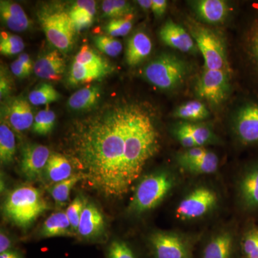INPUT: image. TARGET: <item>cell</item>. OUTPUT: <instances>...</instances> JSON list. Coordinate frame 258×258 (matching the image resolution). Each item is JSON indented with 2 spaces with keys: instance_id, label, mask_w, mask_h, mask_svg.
Segmentation results:
<instances>
[{
  "instance_id": "1",
  "label": "cell",
  "mask_w": 258,
  "mask_h": 258,
  "mask_svg": "<svg viewBox=\"0 0 258 258\" xmlns=\"http://www.w3.org/2000/svg\"><path fill=\"white\" fill-rule=\"evenodd\" d=\"M160 147L152 110L135 101L104 106L74 123L67 137L78 174L106 198L128 194Z\"/></svg>"
},
{
  "instance_id": "2",
  "label": "cell",
  "mask_w": 258,
  "mask_h": 258,
  "mask_svg": "<svg viewBox=\"0 0 258 258\" xmlns=\"http://www.w3.org/2000/svg\"><path fill=\"white\" fill-rule=\"evenodd\" d=\"M50 207L42 191L32 186H23L10 191L3 211L8 220L21 228H28Z\"/></svg>"
},
{
  "instance_id": "3",
  "label": "cell",
  "mask_w": 258,
  "mask_h": 258,
  "mask_svg": "<svg viewBox=\"0 0 258 258\" xmlns=\"http://www.w3.org/2000/svg\"><path fill=\"white\" fill-rule=\"evenodd\" d=\"M143 72L144 77L152 86L163 91H172L184 82L189 66L178 56L164 52L151 61Z\"/></svg>"
},
{
  "instance_id": "4",
  "label": "cell",
  "mask_w": 258,
  "mask_h": 258,
  "mask_svg": "<svg viewBox=\"0 0 258 258\" xmlns=\"http://www.w3.org/2000/svg\"><path fill=\"white\" fill-rule=\"evenodd\" d=\"M174 183V178L167 171H157L146 176L137 185L129 211L142 214L155 208L172 189Z\"/></svg>"
},
{
  "instance_id": "5",
  "label": "cell",
  "mask_w": 258,
  "mask_h": 258,
  "mask_svg": "<svg viewBox=\"0 0 258 258\" xmlns=\"http://www.w3.org/2000/svg\"><path fill=\"white\" fill-rule=\"evenodd\" d=\"M186 26L203 55L205 69L220 70L230 74L225 42L222 37L213 30L191 19L188 20Z\"/></svg>"
},
{
  "instance_id": "6",
  "label": "cell",
  "mask_w": 258,
  "mask_h": 258,
  "mask_svg": "<svg viewBox=\"0 0 258 258\" xmlns=\"http://www.w3.org/2000/svg\"><path fill=\"white\" fill-rule=\"evenodd\" d=\"M38 19L47 40L62 53H68L75 44L76 29L69 13L60 8L47 7L40 10Z\"/></svg>"
},
{
  "instance_id": "7",
  "label": "cell",
  "mask_w": 258,
  "mask_h": 258,
  "mask_svg": "<svg viewBox=\"0 0 258 258\" xmlns=\"http://www.w3.org/2000/svg\"><path fill=\"white\" fill-rule=\"evenodd\" d=\"M110 72L108 62L91 47L84 45L74 57L69 82L74 86L92 83L103 79Z\"/></svg>"
},
{
  "instance_id": "8",
  "label": "cell",
  "mask_w": 258,
  "mask_h": 258,
  "mask_svg": "<svg viewBox=\"0 0 258 258\" xmlns=\"http://www.w3.org/2000/svg\"><path fill=\"white\" fill-rule=\"evenodd\" d=\"M195 91L199 98L210 104H222L230 94V74L220 70L204 69L197 82Z\"/></svg>"
},
{
  "instance_id": "9",
  "label": "cell",
  "mask_w": 258,
  "mask_h": 258,
  "mask_svg": "<svg viewBox=\"0 0 258 258\" xmlns=\"http://www.w3.org/2000/svg\"><path fill=\"white\" fill-rule=\"evenodd\" d=\"M233 130L237 140L245 147H258V101L248 100L235 111Z\"/></svg>"
},
{
  "instance_id": "10",
  "label": "cell",
  "mask_w": 258,
  "mask_h": 258,
  "mask_svg": "<svg viewBox=\"0 0 258 258\" xmlns=\"http://www.w3.org/2000/svg\"><path fill=\"white\" fill-rule=\"evenodd\" d=\"M218 198L213 190L199 187L181 200L176 210V216L180 220L200 218L216 206Z\"/></svg>"
},
{
  "instance_id": "11",
  "label": "cell",
  "mask_w": 258,
  "mask_h": 258,
  "mask_svg": "<svg viewBox=\"0 0 258 258\" xmlns=\"http://www.w3.org/2000/svg\"><path fill=\"white\" fill-rule=\"evenodd\" d=\"M50 155L48 148L41 144H28L24 146L20 161L22 174L30 181L40 179Z\"/></svg>"
},
{
  "instance_id": "12",
  "label": "cell",
  "mask_w": 258,
  "mask_h": 258,
  "mask_svg": "<svg viewBox=\"0 0 258 258\" xmlns=\"http://www.w3.org/2000/svg\"><path fill=\"white\" fill-rule=\"evenodd\" d=\"M237 195L244 211L258 210V158L249 162L241 174Z\"/></svg>"
},
{
  "instance_id": "13",
  "label": "cell",
  "mask_w": 258,
  "mask_h": 258,
  "mask_svg": "<svg viewBox=\"0 0 258 258\" xmlns=\"http://www.w3.org/2000/svg\"><path fill=\"white\" fill-rule=\"evenodd\" d=\"M149 242L155 258H190L187 244L176 234L156 232Z\"/></svg>"
},
{
  "instance_id": "14",
  "label": "cell",
  "mask_w": 258,
  "mask_h": 258,
  "mask_svg": "<svg viewBox=\"0 0 258 258\" xmlns=\"http://www.w3.org/2000/svg\"><path fill=\"white\" fill-rule=\"evenodd\" d=\"M159 37L165 45L181 52L195 53L198 50L189 32L171 20L166 21L161 27Z\"/></svg>"
},
{
  "instance_id": "15",
  "label": "cell",
  "mask_w": 258,
  "mask_h": 258,
  "mask_svg": "<svg viewBox=\"0 0 258 258\" xmlns=\"http://www.w3.org/2000/svg\"><path fill=\"white\" fill-rule=\"evenodd\" d=\"M106 227L104 217L94 204L86 201L80 220L77 235L83 240L99 238Z\"/></svg>"
},
{
  "instance_id": "16",
  "label": "cell",
  "mask_w": 258,
  "mask_h": 258,
  "mask_svg": "<svg viewBox=\"0 0 258 258\" xmlns=\"http://www.w3.org/2000/svg\"><path fill=\"white\" fill-rule=\"evenodd\" d=\"M5 118L10 126L18 132L28 130L35 119L30 103L23 98H15L10 102L6 108Z\"/></svg>"
},
{
  "instance_id": "17",
  "label": "cell",
  "mask_w": 258,
  "mask_h": 258,
  "mask_svg": "<svg viewBox=\"0 0 258 258\" xmlns=\"http://www.w3.org/2000/svg\"><path fill=\"white\" fill-rule=\"evenodd\" d=\"M66 69V61L60 52L54 50L37 59L34 64V73L37 77L48 81H58Z\"/></svg>"
},
{
  "instance_id": "18",
  "label": "cell",
  "mask_w": 258,
  "mask_h": 258,
  "mask_svg": "<svg viewBox=\"0 0 258 258\" xmlns=\"http://www.w3.org/2000/svg\"><path fill=\"white\" fill-rule=\"evenodd\" d=\"M191 4L199 18L206 23H221L228 15V5L223 0H198Z\"/></svg>"
},
{
  "instance_id": "19",
  "label": "cell",
  "mask_w": 258,
  "mask_h": 258,
  "mask_svg": "<svg viewBox=\"0 0 258 258\" xmlns=\"http://www.w3.org/2000/svg\"><path fill=\"white\" fill-rule=\"evenodd\" d=\"M152 42L150 37L144 32L134 34L127 42L125 60L130 66H137L150 55Z\"/></svg>"
},
{
  "instance_id": "20",
  "label": "cell",
  "mask_w": 258,
  "mask_h": 258,
  "mask_svg": "<svg viewBox=\"0 0 258 258\" xmlns=\"http://www.w3.org/2000/svg\"><path fill=\"white\" fill-rule=\"evenodd\" d=\"M1 18L8 28L15 32H23L30 26L29 20L23 8L14 2H0Z\"/></svg>"
},
{
  "instance_id": "21",
  "label": "cell",
  "mask_w": 258,
  "mask_h": 258,
  "mask_svg": "<svg viewBox=\"0 0 258 258\" xmlns=\"http://www.w3.org/2000/svg\"><path fill=\"white\" fill-rule=\"evenodd\" d=\"M96 13V3L92 0H79L71 7L69 11L76 32L89 28L92 25Z\"/></svg>"
},
{
  "instance_id": "22",
  "label": "cell",
  "mask_w": 258,
  "mask_h": 258,
  "mask_svg": "<svg viewBox=\"0 0 258 258\" xmlns=\"http://www.w3.org/2000/svg\"><path fill=\"white\" fill-rule=\"evenodd\" d=\"M235 241L230 232H221L215 235L207 244L203 252V258H232Z\"/></svg>"
},
{
  "instance_id": "23",
  "label": "cell",
  "mask_w": 258,
  "mask_h": 258,
  "mask_svg": "<svg viewBox=\"0 0 258 258\" xmlns=\"http://www.w3.org/2000/svg\"><path fill=\"white\" fill-rule=\"evenodd\" d=\"M40 233L44 238L76 235L67 215L62 211L55 212L47 217L42 226Z\"/></svg>"
},
{
  "instance_id": "24",
  "label": "cell",
  "mask_w": 258,
  "mask_h": 258,
  "mask_svg": "<svg viewBox=\"0 0 258 258\" xmlns=\"http://www.w3.org/2000/svg\"><path fill=\"white\" fill-rule=\"evenodd\" d=\"M45 173L47 180L52 184L60 182L74 175L72 163L62 154H51Z\"/></svg>"
},
{
  "instance_id": "25",
  "label": "cell",
  "mask_w": 258,
  "mask_h": 258,
  "mask_svg": "<svg viewBox=\"0 0 258 258\" xmlns=\"http://www.w3.org/2000/svg\"><path fill=\"white\" fill-rule=\"evenodd\" d=\"M100 98V88L96 86H88L73 93L68 104L70 108L74 111H86L96 106Z\"/></svg>"
},
{
  "instance_id": "26",
  "label": "cell",
  "mask_w": 258,
  "mask_h": 258,
  "mask_svg": "<svg viewBox=\"0 0 258 258\" xmlns=\"http://www.w3.org/2000/svg\"><path fill=\"white\" fill-rule=\"evenodd\" d=\"M244 50L252 76L258 81V15L247 29Z\"/></svg>"
},
{
  "instance_id": "27",
  "label": "cell",
  "mask_w": 258,
  "mask_h": 258,
  "mask_svg": "<svg viewBox=\"0 0 258 258\" xmlns=\"http://www.w3.org/2000/svg\"><path fill=\"white\" fill-rule=\"evenodd\" d=\"M210 111L206 106L199 101H190L180 105L173 113L176 118L186 121H199L208 118Z\"/></svg>"
},
{
  "instance_id": "28",
  "label": "cell",
  "mask_w": 258,
  "mask_h": 258,
  "mask_svg": "<svg viewBox=\"0 0 258 258\" xmlns=\"http://www.w3.org/2000/svg\"><path fill=\"white\" fill-rule=\"evenodd\" d=\"M16 153V141L11 128L5 121L0 125V161L2 164H9Z\"/></svg>"
},
{
  "instance_id": "29",
  "label": "cell",
  "mask_w": 258,
  "mask_h": 258,
  "mask_svg": "<svg viewBox=\"0 0 258 258\" xmlns=\"http://www.w3.org/2000/svg\"><path fill=\"white\" fill-rule=\"evenodd\" d=\"M179 165L192 174H212L218 169L219 159L215 153L208 150L200 159L183 163Z\"/></svg>"
},
{
  "instance_id": "30",
  "label": "cell",
  "mask_w": 258,
  "mask_h": 258,
  "mask_svg": "<svg viewBox=\"0 0 258 258\" xmlns=\"http://www.w3.org/2000/svg\"><path fill=\"white\" fill-rule=\"evenodd\" d=\"M179 125L191 136L199 147L217 142L216 136L207 125L187 121L181 122Z\"/></svg>"
},
{
  "instance_id": "31",
  "label": "cell",
  "mask_w": 258,
  "mask_h": 258,
  "mask_svg": "<svg viewBox=\"0 0 258 258\" xmlns=\"http://www.w3.org/2000/svg\"><path fill=\"white\" fill-rule=\"evenodd\" d=\"M83 180L79 174H74L69 179L52 185L50 189L51 196L57 207L64 206L70 200V194L75 185Z\"/></svg>"
},
{
  "instance_id": "32",
  "label": "cell",
  "mask_w": 258,
  "mask_h": 258,
  "mask_svg": "<svg viewBox=\"0 0 258 258\" xmlns=\"http://www.w3.org/2000/svg\"><path fill=\"white\" fill-rule=\"evenodd\" d=\"M60 98V94L52 85L43 83L35 88L30 93L29 101L34 106H48L51 103L57 101Z\"/></svg>"
},
{
  "instance_id": "33",
  "label": "cell",
  "mask_w": 258,
  "mask_h": 258,
  "mask_svg": "<svg viewBox=\"0 0 258 258\" xmlns=\"http://www.w3.org/2000/svg\"><path fill=\"white\" fill-rule=\"evenodd\" d=\"M56 115L48 106L41 110L35 115L32 125V131L40 135H46L50 133L55 125Z\"/></svg>"
},
{
  "instance_id": "34",
  "label": "cell",
  "mask_w": 258,
  "mask_h": 258,
  "mask_svg": "<svg viewBox=\"0 0 258 258\" xmlns=\"http://www.w3.org/2000/svg\"><path fill=\"white\" fill-rule=\"evenodd\" d=\"M25 48L23 39L9 32L0 34V52L2 55L12 56L20 53Z\"/></svg>"
},
{
  "instance_id": "35",
  "label": "cell",
  "mask_w": 258,
  "mask_h": 258,
  "mask_svg": "<svg viewBox=\"0 0 258 258\" xmlns=\"http://www.w3.org/2000/svg\"><path fill=\"white\" fill-rule=\"evenodd\" d=\"M102 10L105 17L114 19L128 16L132 8L128 2L123 0H105L102 3Z\"/></svg>"
},
{
  "instance_id": "36",
  "label": "cell",
  "mask_w": 258,
  "mask_h": 258,
  "mask_svg": "<svg viewBox=\"0 0 258 258\" xmlns=\"http://www.w3.org/2000/svg\"><path fill=\"white\" fill-rule=\"evenodd\" d=\"M241 250L244 258H258V227H250L244 234Z\"/></svg>"
},
{
  "instance_id": "37",
  "label": "cell",
  "mask_w": 258,
  "mask_h": 258,
  "mask_svg": "<svg viewBox=\"0 0 258 258\" xmlns=\"http://www.w3.org/2000/svg\"><path fill=\"white\" fill-rule=\"evenodd\" d=\"M94 41L97 48L110 57H116L123 50L121 42L113 37L97 35Z\"/></svg>"
},
{
  "instance_id": "38",
  "label": "cell",
  "mask_w": 258,
  "mask_h": 258,
  "mask_svg": "<svg viewBox=\"0 0 258 258\" xmlns=\"http://www.w3.org/2000/svg\"><path fill=\"white\" fill-rule=\"evenodd\" d=\"M133 24L130 16L111 19L106 26L108 36L113 37L125 36L132 30Z\"/></svg>"
},
{
  "instance_id": "39",
  "label": "cell",
  "mask_w": 258,
  "mask_h": 258,
  "mask_svg": "<svg viewBox=\"0 0 258 258\" xmlns=\"http://www.w3.org/2000/svg\"><path fill=\"white\" fill-rule=\"evenodd\" d=\"M85 203H86V200L80 198V197H76L73 200L72 203L70 204L66 211L75 235L77 234L80 220H81V215H82Z\"/></svg>"
},
{
  "instance_id": "40",
  "label": "cell",
  "mask_w": 258,
  "mask_h": 258,
  "mask_svg": "<svg viewBox=\"0 0 258 258\" xmlns=\"http://www.w3.org/2000/svg\"><path fill=\"white\" fill-rule=\"evenodd\" d=\"M106 258H137L135 252L126 242L113 240L106 250Z\"/></svg>"
},
{
  "instance_id": "41",
  "label": "cell",
  "mask_w": 258,
  "mask_h": 258,
  "mask_svg": "<svg viewBox=\"0 0 258 258\" xmlns=\"http://www.w3.org/2000/svg\"><path fill=\"white\" fill-rule=\"evenodd\" d=\"M10 69L16 77L23 79L31 74L34 70V64L28 54L22 53L18 56V59L12 62Z\"/></svg>"
},
{
  "instance_id": "42",
  "label": "cell",
  "mask_w": 258,
  "mask_h": 258,
  "mask_svg": "<svg viewBox=\"0 0 258 258\" xmlns=\"http://www.w3.org/2000/svg\"><path fill=\"white\" fill-rule=\"evenodd\" d=\"M208 152V149L203 147L190 148L178 156V163L181 164L183 163L196 160V159L203 157Z\"/></svg>"
},
{
  "instance_id": "43",
  "label": "cell",
  "mask_w": 258,
  "mask_h": 258,
  "mask_svg": "<svg viewBox=\"0 0 258 258\" xmlns=\"http://www.w3.org/2000/svg\"><path fill=\"white\" fill-rule=\"evenodd\" d=\"M174 134L178 142L182 147L186 148V149L199 147L191 136L186 131L181 128L179 124L174 128Z\"/></svg>"
},
{
  "instance_id": "44",
  "label": "cell",
  "mask_w": 258,
  "mask_h": 258,
  "mask_svg": "<svg viewBox=\"0 0 258 258\" xmlns=\"http://www.w3.org/2000/svg\"><path fill=\"white\" fill-rule=\"evenodd\" d=\"M167 1L166 0H152V10L157 18H161L165 14L167 9Z\"/></svg>"
},
{
  "instance_id": "45",
  "label": "cell",
  "mask_w": 258,
  "mask_h": 258,
  "mask_svg": "<svg viewBox=\"0 0 258 258\" xmlns=\"http://www.w3.org/2000/svg\"><path fill=\"white\" fill-rule=\"evenodd\" d=\"M13 243L8 235H5L4 232H1L0 234V254L7 251L12 250Z\"/></svg>"
},
{
  "instance_id": "46",
  "label": "cell",
  "mask_w": 258,
  "mask_h": 258,
  "mask_svg": "<svg viewBox=\"0 0 258 258\" xmlns=\"http://www.w3.org/2000/svg\"><path fill=\"white\" fill-rule=\"evenodd\" d=\"M10 90H11V84H10L9 79H7L5 76H3V74H1V81H0L1 98L8 96L9 94Z\"/></svg>"
},
{
  "instance_id": "47",
  "label": "cell",
  "mask_w": 258,
  "mask_h": 258,
  "mask_svg": "<svg viewBox=\"0 0 258 258\" xmlns=\"http://www.w3.org/2000/svg\"><path fill=\"white\" fill-rule=\"evenodd\" d=\"M0 258H23V256L16 251L9 250L0 254Z\"/></svg>"
},
{
  "instance_id": "48",
  "label": "cell",
  "mask_w": 258,
  "mask_h": 258,
  "mask_svg": "<svg viewBox=\"0 0 258 258\" xmlns=\"http://www.w3.org/2000/svg\"><path fill=\"white\" fill-rule=\"evenodd\" d=\"M137 3H138V5L142 9L146 10V11L152 10V0H139Z\"/></svg>"
}]
</instances>
